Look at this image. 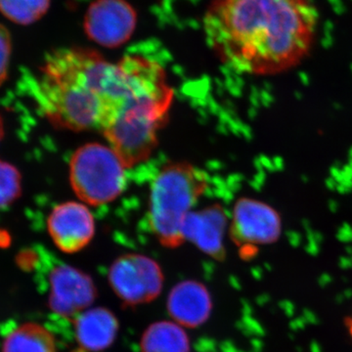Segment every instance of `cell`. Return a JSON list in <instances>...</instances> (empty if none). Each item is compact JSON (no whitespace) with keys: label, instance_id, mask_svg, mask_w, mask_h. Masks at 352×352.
Masks as SVG:
<instances>
[{"label":"cell","instance_id":"obj_1","mask_svg":"<svg viewBox=\"0 0 352 352\" xmlns=\"http://www.w3.org/2000/svg\"><path fill=\"white\" fill-rule=\"evenodd\" d=\"M316 27L308 0H214L204 20L219 59L252 76L276 75L300 63Z\"/></svg>","mask_w":352,"mask_h":352},{"label":"cell","instance_id":"obj_2","mask_svg":"<svg viewBox=\"0 0 352 352\" xmlns=\"http://www.w3.org/2000/svg\"><path fill=\"white\" fill-rule=\"evenodd\" d=\"M124 85L120 60L113 63L85 48H60L46 56L32 94L53 126L101 131L120 102Z\"/></svg>","mask_w":352,"mask_h":352},{"label":"cell","instance_id":"obj_3","mask_svg":"<svg viewBox=\"0 0 352 352\" xmlns=\"http://www.w3.org/2000/svg\"><path fill=\"white\" fill-rule=\"evenodd\" d=\"M120 62L124 90L101 131L129 168L145 162L156 149L157 134L168 119L175 94L157 62L138 55H129Z\"/></svg>","mask_w":352,"mask_h":352},{"label":"cell","instance_id":"obj_4","mask_svg":"<svg viewBox=\"0 0 352 352\" xmlns=\"http://www.w3.org/2000/svg\"><path fill=\"white\" fill-rule=\"evenodd\" d=\"M207 187V176L193 164L173 163L160 171L150 193L149 223L164 247L175 249L185 242L183 222Z\"/></svg>","mask_w":352,"mask_h":352},{"label":"cell","instance_id":"obj_5","mask_svg":"<svg viewBox=\"0 0 352 352\" xmlns=\"http://www.w3.org/2000/svg\"><path fill=\"white\" fill-rule=\"evenodd\" d=\"M126 168L111 146L88 143L74 153L69 163V180L83 203L105 205L124 191Z\"/></svg>","mask_w":352,"mask_h":352},{"label":"cell","instance_id":"obj_6","mask_svg":"<svg viewBox=\"0 0 352 352\" xmlns=\"http://www.w3.org/2000/svg\"><path fill=\"white\" fill-rule=\"evenodd\" d=\"M108 278L113 293L129 307L153 302L163 289L161 266L143 254L119 256L110 266Z\"/></svg>","mask_w":352,"mask_h":352},{"label":"cell","instance_id":"obj_7","mask_svg":"<svg viewBox=\"0 0 352 352\" xmlns=\"http://www.w3.org/2000/svg\"><path fill=\"white\" fill-rule=\"evenodd\" d=\"M48 305L54 314L65 318L75 319L90 308L97 298L94 280L74 266H55L50 274Z\"/></svg>","mask_w":352,"mask_h":352},{"label":"cell","instance_id":"obj_8","mask_svg":"<svg viewBox=\"0 0 352 352\" xmlns=\"http://www.w3.org/2000/svg\"><path fill=\"white\" fill-rule=\"evenodd\" d=\"M47 229L58 249L67 254H75L94 239L95 220L85 204L67 201L51 212Z\"/></svg>","mask_w":352,"mask_h":352},{"label":"cell","instance_id":"obj_9","mask_svg":"<svg viewBox=\"0 0 352 352\" xmlns=\"http://www.w3.org/2000/svg\"><path fill=\"white\" fill-rule=\"evenodd\" d=\"M131 9L120 0H102L90 9L87 20V32L104 45L122 43L133 29Z\"/></svg>","mask_w":352,"mask_h":352},{"label":"cell","instance_id":"obj_10","mask_svg":"<svg viewBox=\"0 0 352 352\" xmlns=\"http://www.w3.org/2000/svg\"><path fill=\"white\" fill-rule=\"evenodd\" d=\"M166 307L173 320L182 327H200L212 314V296L205 285L188 280L171 289Z\"/></svg>","mask_w":352,"mask_h":352},{"label":"cell","instance_id":"obj_11","mask_svg":"<svg viewBox=\"0 0 352 352\" xmlns=\"http://www.w3.org/2000/svg\"><path fill=\"white\" fill-rule=\"evenodd\" d=\"M224 226L226 217L219 207L192 210L183 222L182 235L208 256L223 258Z\"/></svg>","mask_w":352,"mask_h":352},{"label":"cell","instance_id":"obj_12","mask_svg":"<svg viewBox=\"0 0 352 352\" xmlns=\"http://www.w3.org/2000/svg\"><path fill=\"white\" fill-rule=\"evenodd\" d=\"M73 321L76 342L85 351H106L117 339L119 320L108 308H88Z\"/></svg>","mask_w":352,"mask_h":352},{"label":"cell","instance_id":"obj_13","mask_svg":"<svg viewBox=\"0 0 352 352\" xmlns=\"http://www.w3.org/2000/svg\"><path fill=\"white\" fill-rule=\"evenodd\" d=\"M140 349L141 352H190V340L179 324L155 322L143 333Z\"/></svg>","mask_w":352,"mask_h":352},{"label":"cell","instance_id":"obj_14","mask_svg":"<svg viewBox=\"0 0 352 352\" xmlns=\"http://www.w3.org/2000/svg\"><path fill=\"white\" fill-rule=\"evenodd\" d=\"M2 352H57L56 340L43 325L25 323L7 336Z\"/></svg>","mask_w":352,"mask_h":352},{"label":"cell","instance_id":"obj_15","mask_svg":"<svg viewBox=\"0 0 352 352\" xmlns=\"http://www.w3.org/2000/svg\"><path fill=\"white\" fill-rule=\"evenodd\" d=\"M50 0H0V13L19 25L34 24L50 8Z\"/></svg>","mask_w":352,"mask_h":352},{"label":"cell","instance_id":"obj_16","mask_svg":"<svg viewBox=\"0 0 352 352\" xmlns=\"http://www.w3.org/2000/svg\"><path fill=\"white\" fill-rule=\"evenodd\" d=\"M22 192V177L19 170L6 162L0 161V208L14 203Z\"/></svg>","mask_w":352,"mask_h":352},{"label":"cell","instance_id":"obj_17","mask_svg":"<svg viewBox=\"0 0 352 352\" xmlns=\"http://www.w3.org/2000/svg\"><path fill=\"white\" fill-rule=\"evenodd\" d=\"M12 41L10 32L0 25V87L6 82L8 76L9 64H10Z\"/></svg>","mask_w":352,"mask_h":352},{"label":"cell","instance_id":"obj_18","mask_svg":"<svg viewBox=\"0 0 352 352\" xmlns=\"http://www.w3.org/2000/svg\"><path fill=\"white\" fill-rule=\"evenodd\" d=\"M3 134H4L3 120H2L1 116H0V141H1L2 138H3Z\"/></svg>","mask_w":352,"mask_h":352},{"label":"cell","instance_id":"obj_19","mask_svg":"<svg viewBox=\"0 0 352 352\" xmlns=\"http://www.w3.org/2000/svg\"><path fill=\"white\" fill-rule=\"evenodd\" d=\"M347 327H349V333H351L352 338V317L347 321Z\"/></svg>","mask_w":352,"mask_h":352}]
</instances>
